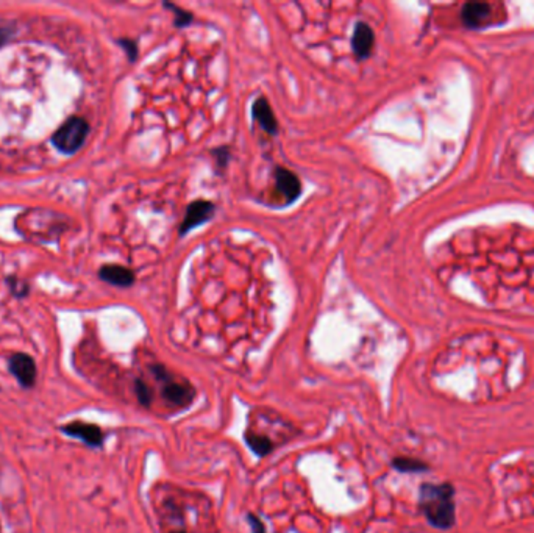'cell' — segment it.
Returning <instances> with one entry per match:
<instances>
[{"label":"cell","mask_w":534,"mask_h":533,"mask_svg":"<svg viewBox=\"0 0 534 533\" xmlns=\"http://www.w3.org/2000/svg\"><path fill=\"white\" fill-rule=\"evenodd\" d=\"M419 505L433 527L449 530L455 525V488L450 483L422 485Z\"/></svg>","instance_id":"cell-1"},{"label":"cell","mask_w":534,"mask_h":533,"mask_svg":"<svg viewBox=\"0 0 534 533\" xmlns=\"http://www.w3.org/2000/svg\"><path fill=\"white\" fill-rule=\"evenodd\" d=\"M87 133H90V124H87L83 118L76 116L67 119L66 123L52 134L50 141L62 153L72 155L82 149L87 138Z\"/></svg>","instance_id":"cell-2"},{"label":"cell","mask_w":534,"mask_h":533,"mask_svg":"<svg viewBox=\"0 0 534 533\" xmlns=\"http://www.w3.org/2000/svg\"><path fill=\"white\" fill-rule=\"evenodd\" d=\"M153 374L160 382H163V397L175 407H188L194 401L195 391L189 383L174 380L163 366H153Z\"/></svg>","instance_id":"cell-3"},{"label":"cell","mask_w":534,"mask_h":533,"mask_svg":"<svg viewBox=\"0 0 534 533\" xmlns=\"http://www.w3.org/2000/svg\"><path fill=\"white\" fill-rule=\"evenodd\" d=\"M59 431L63 435L73 438V440L82 441L83 444L90 448H102L105 441V434L97 424L83 422V421H72L59 426Z\"/></svg>","instance_id":"cell-4"},{"label":"cell","mask_w":534,"mask_h":533,"mask_svg":"<svg viewBox=\"0 0 534 533\" xmlns=\"http://www.w3.org/2000/svg\"><path fill=\"white\" fill-rule=\"evenodd\" d=\"M10 374L17 380L19 387L24 389L35 388L38 379V368L33 357L24 352L13 354L8 359Z\"/></svg>","instance_id":"cell-5"},{"label":"cell","mask_w":534,"mask_h":533,"mask_svg":"<svg viewBox=\"0 0 534 533\" xmlns=\"http://www.w3.org/2000/svg\"><path fill=\"white\" fill-rule=\"evenodd\" d=\"M214 214V204L208 200H197L188 207V212L183 222H181L180 233H186L192 230L200 224H204L208 219H211Z\"/></svg>","instance_id":"cell-6"},{"label":"cell","mask_w":534,"mask_h":533,"mask_svg":"<svg viewBox=\"0 0 534 533\" xmlns=\"http://www.w3.org/2000/svg\"><path fill=\"white\" fill-rule=\"evenodd\" d=\"M275 184H276V190L281 193L283 198H285L288 202L295 200L302 193V185H300L299 177L288 169H283V167H279V169L275 171Z\"/></svg>","instance_id":"cell-7"},{"label":"cell","mask_w":534,"mask_h":533,"mask_svg":"<svg viewBox=\"0 0 534 533\" xmlns=\"http://www.w3.org/2000/svg\"><path fill=\"white\" fill-rule=\"evenodd\" d=\"M99 279L110 285L127 288L132 286L134 282V274L128 268L118 265H106L99 269Z\"/></svg>","instance_id":"cell-8"},{"label":"cell","mask_w":534,"mask_h":533,"mask_svg":"<svg viewBox=\"0 0 534 533\" xmlns=\"http://www.w3.org/2000/svg\"><path fill=\"white\" fill-rule=\"evenodd\" d=\"M374 32L369 25L360 22L356 25L355 33H353V39H351V47H353V52L356 53L358 58H366L369 57V53L374 47Z\"/></svg>","instance_id":"cell-9"},{"label":"cell","mask_w":534,"mask_h":533,"mask_svg":"<svg viewBox=\"0 0 534 533\" xmlns=\"http://www.w3.org/2000/svg\"><path fill=\"white\" fill-rule=\"evenodd\" d=\"M253 118L267 133L275 134L279 132V123H276L272 108H270V104L265 97H260L253 104Z\"/></svg>","instance_id":"cell-10"},{"label":"cell","mask_w":534,"mask_h":533,"mask_svg":"<svg viewBox=\"0 0 534 533\" xmlns=\"http://www.w3.org/2000/svg\"><path fill=\"white\" fill-rule=\"evenodd\" d=\"M491 16V6L488 4L473 2L468 4L463 8V21L469 27H482L488 22Z\"/></svg>","instance_id":"cell-11"},{"label":"cell","mask_w":534,"mask_h":533,"mask_svg":"<svg viewBox=\"0 0 534 533\" xmlns=\"http://www.w3.org/2000/svg\"><path fill=\"white\" fill-rule=\"evenodd\" d=\"M244 440H246L247 446L250 448V450L255 452V454L258 457H266L274 450L272 441H270L269 438L265 435L255 434V431H247Z\"/></svg>","instance_id":"cell-12"},{"label":"cell","mask_w":534,"mask_h":533,"mask_svg":"<svg viewBox=\"0 0 534 533\" xmlns=\"http://www.w3.org/2000/svg\"><path fill=\"white\" fill-rule=\"evenodd\" d=\"M392 468L398 472H425L428 471V464L417 460V458L397 457L392 460Z\"/></svg>","instance_id":"cell-13"},{"label":"cell","mask_w":534,"mask_h":533,"mask_svg":"<svg viewBox=\"0 0 534 533\" xmlns=\"http://www.w3.org/2000/svg\"><path fill=\"white\" fill-rule=\"evenodd\" d=\"M5 282H6V285H8L10 291H11L13 296H15V298L24 299V298H27V296H29L30 286H29V283H27L25 280L16 277V275H8Z\"/></svg>","instance_id":"cell-14"},{"label":"cell","mask_w":534,"mask_h":533,"mask_svg":"<svg viewBox=\"0 0 534 533\" xmlns=\"http://www.w3.org/2000/svg\"><path fill=\"white\" fill-rule=\"evenodd\" d=\"M134 393H136V397L141 406L150 407L153 396H152V389L148 388V385L146 382L138 379L136 383H134Z\"/></svg>","instance_id":"cell-15"},{"label":"cell","mask_w":534,"mask_h":533,"mask_svg":"<svg viewBox=\"0 0 534 533\" xmlns=\"http://www.w3.org/2000/svg\"><path fill=\"white\" fill-rule=\"evenodd\" d=\"M15 32H16L15 24H0V47L10 41L11 36L15 35Z\"/></svg>","instance_id":"cell-16"},{"label":"cell","mask_w":534,"mask_h":533,"mask_svg":"<svg viewBox=\"0 0 534 533\" xmlns=\"http://www.w3.org/2000/svg\"><path fill=\"white\" fill-rule=\"evenodd\" d=\"M247 521H248L250 529H252V533H266L265 524H262V521H261V519H260L258 516L248 515V516H247Z\"/></svg>","instance_id":"cell-17"},{"label":"cell","mask_w":534,"mask_h":533,"mask_svg":"<svg viewBox=\"0 0 534 533\" xmlns=\"http://www.w3.org/2000/svg\"><path fill=\"white\" fill-rule=\"evenodd\" d=\"M119 44L122 46L124 49H125L128 58H130V60L136 58V53H138V52H136V44H134L133 41H130V39H120Z\"/></svg>","instance_id":"cell-18"},{"label":"cell","mask_w":534,"mask_h":533,"mask_svg":"<svg viewBox=\"0 0 534 533\" xmlns=\"http://www.w3.org/2000/svg\"><path fill=\"white\" fill-rule=\"evenodd\" d=\"M169 6H171V8H174L172 5H169ZM174 10H175V15H177V18H178V21H177L178 25H185L186 22H189L192 19L191 15H188V13H185V11L177 10V8H174Z\"/></svg>","instance_id":"cell-19"},{"label":"cell","mask_w":534,"mask_h":533,"mask_svg":"<svg viewBox=\"0 0 534 533\" xmlns=\"http://www.w3.org/2000/svg\"><path fill=\"white\" fill-rule=\"evenodd\" d=\"M172 533H186L185 530H177V532H172Z\"/></svg>","instance_id":"cell-20"}]
</instances>
